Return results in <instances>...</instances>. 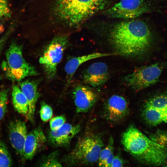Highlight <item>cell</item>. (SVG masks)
<instances>
[{
	"instance_id": "cell-23",
	"label": "cell",
	"mask_w": 167,
	"mask_h": 167,
	"mask_svg": "<svg viewBox=\"0 0 167 167\" xmlns=\"http://www.w3.org/2000/svg\"><path fill=\"white\" fill-rule=\"evenodd\" d=\"M149 138L157 143L167 148V131L158 130L152 134Z\"/></svg>"
},
{
	"instance_id": "cell-16",
	"label": "cell",
	"mask_w": 167,
	"mask_h": 167,
	"mask_svg": "<svg viewBox=\"0 0 167 167\" xmlns=\"http://www.w3.org/2000/svg\"><path fill=\"white\" fill-rule=\"evenodd\" d=\"M117 55L118 54L116 53H103L96 52L71 59L67 62L65 67L68 80L70 81L71 80L79 66L84 62L98 58Z\"/></svg>"
},
{
	"instance_id": "cell-21",
	"label": "cell",
	"mask_w": 167,
	"mask_h": 167,
	"mask_svg": "<svg viewBox=\"0 0 167 167\" xmlns=\"http://www.w3.org/2000/svg\"><path fill=\"white\" fill-rule=\"evenodd\" d=\"M58 152L54 151L44 157L41 160L40 166L42 167H61L58 159Z\"/></svg>"
},
{
	"instance_id": "cell-4",
	"label": "cell",
	"mask_w": 167,
	"mask_h": 167,
	"mask_svg": "<svg viewBox=\"0 0 167 167\" xmlns=\"http://www.w3.org/2000/svg\"><path fill=\"white\" fill-rule=\"evenodd\" d=\"M104 146L101 137L90 134L80 138L74 148L63 159V161L69 166L87 165L98 161Z\"/></svg>"
},
{
	"instance_id": "cell-22",
	"label": "cell",
	"mask_w": 167,
	"mask_h": 167,
	"mask_svg": "<svg viewBox=\"0 0 167 167\" xmlns=\"http://www.w3.org/2000/svg\"><path fill=\"white\" fill-rule=\"evenodd\" d=\"M12 165L10 153L5 144L0 141V167H10Z\"/></svg>"
},
{
	"instance_id": "cell-14",
	"label": "cell",
	"mask_w": 167,
	"mask_h": 167,
	"mask_svg": "<svg viewBox=\"0 0 167 167\" xmlns=\"http://www.w3.org/2000/svg\"><path fill=\"white\" fill-rule=\"evenodd\" d=\"M105 111L108 118L114 122L123 119L129 112L128 104L126 99L122 96L113 95L108 100Z\"/></svg>"
},
{
	"instance_id": "cell-7",
	"label": "cell",
	"mask_w": 167,
	"mask_h": 167,
	"mask_svg": "<svg viewBox=\"0 0 167 167\" xmlns=\"http://www.w3.org/2000/svg\"><path fill=\"white\" fill-rule=\"evenodd\" d=\"M162 70L161 66L156 63L139 67L125 76L124 82L134 90H141L156 83Z\"/></svg>"
},
{
	"instance_id": "cell-27",
	"label": "cell",
	"mask_w": 167,
	"mask_h": 167,
	"mask_svg": "<svg viewBox=\"0 0 167 167\" xmlns=\"http://www.w3.org/2000/svg\"><path fill=\"white\" fill-rule=\"evenodd\" d=\"M11 11L7 0H0V19L10 18Z\"/></svg>"
},
{
	"instance_id": "cell-20",
	"label": "cell",
	"mask_w": 167,
	"mask_h": 167,
	"mask_svg": "<svg viewBox=\"0 0 167 167\" xmlns=\"http://www.w3.org/2000/svg\"><path fill=\"white\" fill-rule=\"evenodd\" d=\"M144 105L149 106L162 112L167 108V94L154 97L145 103Z\"/></svg>"
},
{
	"instance_id": "cell-15",
	"label": "cell",
	"mask_w": 167,
	"mask_h": 167,
	"mask_svg": "<svg viewBox=\"0 0 167 167\" xmlns=\"http://www.w3.org/2000/svg\"><path fill=\"white\" fill-rule=\"evenodd\" d=\"M39 80H27L20 84V89L28 101V109L26 118L32 122L34 120L36 103L40 97L38 90Z\"/></svg>"
},
{
	"instance_id": "cell-19",
	"label": "cell",
	"mask_w": 167,
	"mask_h": 167,
	"mask_svg": "<svg viewBox=\"0 0 167 167\" xmlns=\"http://www.w3.org/2000/svg\"><path fill=\"white\" fill-rule=\"evenodd\" d=\"M113 143V139L111 137L106 147L102 149L100 152L98 161L99 166L111 167L114 156Z\"/></svg>"
},
{
	"instance_id": "cell-13",
	"label": "cell",
	"mask_w": 167,
	"mask_h": 167,
	"mask_svg": "<svg viewBox=\"0 0 167 167\" xmlns=\"http://www.w3.org/2000/svg\"><path fill=\"white\" fill-rule=\"evenodd\" d=\"M47 140L40 126L28 133L24 146V158L26 160H32L36 153L45 145Z\"/></svg>"
},
{
	"instance_id": "cell-18",
	"label": "cell",
	"mask_w": 167,
	"mask_h": 167,
	"mask_svg": "<svg viewBox=\"0 0 167 167\" xmlns=\"http://www.w3.org/2000/svg\"><path fill=\"white\" fill-rule=\"evenodd\" d=\"M142 115L146 122L151 125L156 126L164 122L162 112L149 106L144 105Z\"/></svg>"
},
{
	"instance_id": "cell-1",
	"label": "cell",
	"mask_w": 167,
	"mask_h": 167,
	"mask_svg": "<svg viewBox=\"0 0 167 167\" xmlns=\"http://www.w3.org/2000/svg\"><path fill=\"white\" fill-rule=\"evenodd\" d=\"M109 39L118 55L137 57L143 55L148 50L152 36L146 23L135 20L115 24L110 31Z\"/></svg>"
},
{
	"instance_id": "cell-3",
	"label": "cell",
	"mask_w": 167,
	"mask_h": 167,
	"mask_svg": "<svg viewBox=\"0 0 167 167\" xmlns=\"http://www.w3.org/2000/svg\"><path fill=\"white\" fill-rule=\"evenodd\" d=\"M107 2L108 0H55L52 12L59 21L75 26L104 9Z\"/></svg>"
},
{
	"instance_id": "cell-17",
	"label": "cell",
	"mask_w": 167,
	"mask_h": 167,
	"mask_svg": "<svg viewBox=\"0 0 167 167\" xmlns=\"http://www.w3.org/2000/svg\"><path fill=\"white\" fill-rule=\"evenodd\" d=\"M12 95L13 106L19 113L26 117L28 112V101L20 88L15 85L13 86Z\"/></svg>"
},
{
	"instance_id": "cell-11",
	"label": "cell",
	"mask_w": 167,
	"mask_h": 167,
	"mask_svg": "<svg viewBox=\"0 0 167 167\" xmlns=\"http://www.w3.org/2000/svg\"><path fill=\"white\" fill-rule=\"evenodd\" d=\"M109 77L108 67L103 62H96L91 64L85 71L83 79L84 83L93 87L103 85Z\"/></svg>"
},
{
	"instance_id": "cell-26",
	"label": "cell",
	"mask_w": 167,
	"mask_h": 167,
	"mask_svg": "<svg viewBox=\"0 0 167 167\" xmlns=\"http://www.w3.org/2000/svg\"><path fill=\"white\" fill-rule=\"evenodd\" d=\"M18 21H13L4 35L0 39V54L7 40L11 35L15 28Z\"/></svg>"
},
{
	"instance_id": "cell-12",
	"label": "cell",
	"mask_w": 167,
	"mask_h": 167,
	"mask_svg": "<svg viewBox=\"0 0 167 167\" xmlns=\"http://www.w3.org/2000/svg\"><path fill=\"white\" fill-rule=\"evenodd\" d=\"M11 143L17 154L23 157L24 146L27 135L25 122L19 120L11 122L8 125Z\"/></svg>"
},
{
	"instance_id": "cell-10",
	"label": "cell",
	"mask_w": 167,
	"mask_h": 167,
	"mask_svg": "<svg viewBox=\"0 0 167 167\" xmlns=\"http://www.w3.org/2000/svg\"><path fill=\"white\" fill-rule=\"evenodd\" d=\"M73 96L77 113L89 111L96 102L97 96L89 87L83 85L76 86L73 91Z\"/></svg>"
},
{
	"instance_id": "cell-30",
	"label": "cell",
	"mask_w": 167,
	"mask_h": 167,
	"mask_svg": "<svg viewBox=\"0 0 167 167\" xmlns=\"http://www.w3.org/2000/svg\"><path fill=\"white\" fill-rule=\"evenodd\" d=\"M162 113L164 116V122H167V108L162 112Z\"/></svg>"
},
{
	"instance_id": "cell-24",
	"label": "cell",
	"mask_w": 167,
	"mask_h": 167,
	"mask_svg": "<svg viewBox=\"0 0 167 167\" xmlns=\"http://www.w3.org/2000/svg\"><path fill=\"white\" fill-rule=\"evenodd\" d=\"M8 89L0 90V121L6 113L8 102Z\"/></svg>"
},
{
	"instance_id": "cell-8",
	"label": "cell",
	"mask_w": 167,
	"mask_h": 167,
	"mask_svg": "<svg viewBox=\"0 0 167 167\" xmlns=\"http://www.w3.org/2000/svg\"><path fill=\"white\" fill-rule=\"evenodd\" d=\"M153 9L147 0H121L107 10L105 13L113 18L134 19Z\"/></svg>"
},
{
	"instance_id": "cell-2",
	"label": "cell",
	"mask_w": 167,
	"mask_h": 167,
	"mask_svg": "<svg viewBox=\"0 0 167 167\" xmlns=\"http://www.w3.org/2000/svg\"><path fill=\"white\" fill-rule=\"evenodd\" d=\"M121 143L126 151L141 162L153 166L167 163V148L155 143L133 126L122 134Z\"/></svg>"
},
{
	"instance_id": "cell-9",
	"label": "cell",
	"mask_w": 167,
	"mask_h": 167,
	"mask_svg": "<svg viewBox=\"0 0 167 167\" xmlns=\"http://www.w3.org/2000/svg\"><path fill=\"white\" fill-rule=\"evenodd\" d=\"M81 126L79 124L73 125L65 123L57 130H50L48 133V141L55 147L67 146L73 137L79 132Z\"/></svg>"
},
{
	"instance_id": "cell-29",
	"label": "cell",
	"mask_w": 167,
	"mask_h": 167,
	"mask_svg": "<svg viewBox=\"0 0 167 167\" xmlns=\"http://www.w3.org/2000/svg\"><path fill=\"white\" fill-rule=\"evenodd\" d=\"M124 164V161L121 157L118 156H115L113 157L111 167H122L123 166Z\"/></svg>"
},
{
	"instance_id": "cell-28",
	"label": "cell",
	"mask_w": 167,
	"mask_h": 167,
	"mask_svg": "<svg viewBox=\"0 0 167 167\" xmlns=\"http://www.w3.org/2000/svg\"><path fill=\"white\" fill-rule=\"evenodd\" d=\"M66 119L64 116L61 115L52 118L49 122L51 130H55L61 127L65 122Z\"/></svg>"
},
{
	"instance_id": "cell-25",
	"label": "cell",
	"mask_w": 167,
	"mask_h": 167,
	"mask_svg": "<svg viewBox=\"0 0 167 167\" xmlns=\"http://www.w3.org/2000/svg\"><path fill=\"white\" fill-rule=\"evenodd\" d=\"M41 118L44 122H46L50 119L53 115V110L51 107L45 102L41 103L40 110Z\"/></svg>"
},
{
	"instance_id": "cell-5",
	"label": "cell",
	"mask_w": 167,
	"mask_h": 167,
	"mask_svg": "<svg viewBox=\"0 0 167 167\" xmlns=\"http://www.w3.org/2000/svg\"><path fill=\"white\" fill-rule=\"evenodd\" d=\"M6 61L3 62L2 68L10 79L19 81L29 76H35L38 73L34 67L24 59L22 46L12 41L6 53Z\"/></svg>"
},
{
	"instance_id": "cell-6",
	"label": "cell",
	"mask_w": 167,
	"mask_h": 167,
	"mask_svg": "<svg viewBox=\"0 0 167 167\" xmlns=\"http://www.w3.org/2000/svg\"><path fill=\"white\" fill-rule=\"evenodd\" d=\"M68 43L67 35H59L55 36L45 48L39 62L42 65L48 78L51 79L55 76L57 66L61 61Z\"/></svg>"
}]
</instances>
